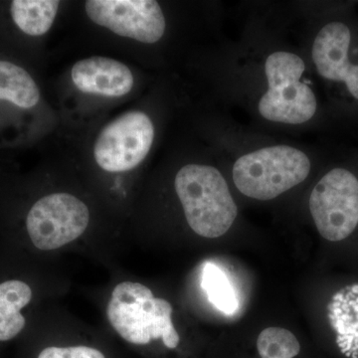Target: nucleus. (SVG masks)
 Instances as JSON below:
<instances>
[{"instance_id": "f257e3e1", "label": "nucleus", "mask_w": 358, "mask_h": 358, "mask_svg": "<svg viewBox=\"0 0 358 358\" xmlns=\"http://www.w3.org/2000/svg\"><path fill=\"white\" fill-rule=\"evenodd\" d=\"M188 225L199 236H223L237 217L229 187L215 167L187 164L174 180Z\"/></svg>"}, {"instance_id": "f03ea898", "label": "nucleus", "mask_w": 358, "mask_h": 358, "mask_svg": "<svg viewBox=\"0 0 358 358\" xmlns=\"http://www.w3.org/2000/svg\"><path fill=\"white\" fill-rule=\"evenodd\" d=\"M107 315L113 329L129 343L145 345L162 338L171 350L179 345L171 303L155 298L152 292L140 282L117 285L108 303Z\"/></svg>"}, {"instance_id": "7ed1b4c3", "label": "nucleus", "mask_w": 358, "mask_h": 358, "mask_svg": "<svg viewBox=\"0 0 358 358\" xmlns=\"http://www.w3.org/2000/svg\"><path fill=\"white\" fill-rule=\"evenodd\" d=\"M310 162L298 148L277 145L256 150L237 160L233 180L246 196L271 200L308 178Z\"/></svg>"}, {"instance_id": "20e7f679", "label": "nucleus", "mask_w": 358, "mask_h": 358, "mask_svg": "<svg viewBox=\"0 0 358 358\" xmlns=\"http://www.w3.org/2000/svg\"><path fill=\"white\" fill-rule=\"evenodd\" d=\"M268 90L259 103V112L266 120L282 124H303L317 110L312 89L301 82L305 72L303 59L289 52H275L265 64Z\"/></svg>"}, {"instance_id": "39448f33", "label": "nucleus", "mask_w": 358, "mask_h": 358, "mask_svg": "<svg viewBox=\"0 0 358 358\" xmlns=\"http://www.w3.org/2000/svg\"><path fill=\"white\" fill-rule=\"evenodd\" d=\"M154 140L150 117L141 110H131L103 127L94 145V157L103 171L124 173L140 166Z\"/></svg>"}, {"instance_id": "423d86ee", "label": "nucleus", "mask_w": 358, "mask_h": 358, "mask_svg": "<svg viewBox=\"0 0 358 358\" xmlns=\"http://www.w3.org/2000/svg\"><path fill=\"white\" fill-rule=\"evenodd\" d=\"M310 210L324 239H345L358 225V179L343 169L327 173L310 197Z\"/></svg>"}, {"instance_id": "0eeeda50", "label": "nucleus", "mask_w": 358, "mask_h": 358, "mask_svg": "<svg viewBox=\"0 0 358 358\" xmlns=\"http://www.w3.org/2000/svg\"><path fill=\"white\" fill-rule=\"evenodd\" d=\"M90 212L82 200L69 193H52L30 209L26 227L34 246L52 251L75 241L87 230Z\"/></svg>"}, {"instance_id": "6e6552de", "label": "nucleus", "mask_w": 358, "mask_h": 358, "mask_svg": "<svg viewBox=\"0 0 358 358\" xmlns=\"http://www.w3.org/2000/svg\"><path fill=\"white\" fill-rule=\"evenodd\" d=\"M85 8L96 24L141 43H155L166 31L162 7L154 0H89Z\"/></svg>"}, {"instance_id": "1a4fd4ad", "label": "nucleus", "mask_w": 358, "mask_h": 358, "mask_svg": "<svg viewBox=\"0 0 358 358\" xmlns=\"http://www.w3.org/2000/svg\"><path fill=\"white\" fill-rule=\"evenodd\" d=\"M350 38L348 26L341 22L329 23L315 37L313 59L320 76L343 82L358 100V65L348 61Z\"/></svg>"}, {"instance_id": "9d476101", "label": "nucleus", "mask_w": 358, "mask_h": 358, "mask_svg": "<svg viewBox=\"0 0 358 358\" xmlns=\"http://www.w3.org/2000/svg\"><path fill=\"white\" fill-rule=\"evenodd\" d=\"M73 84L83 93L120 98L134 88L133 72L115 59L94 56L78 61L71 70Z\"/></svg>"}, {"instance_id": "9b49d317", "label": "nucleus", "mask_w": 358, "mask_h": 358, "mask_svg": "<svg viewBox=\"0 0 358 358\" xmlns=\"http://www.w3.org/2000/svg\"><path fill=\"white\" fill-rule=\"evenodd\" d=\"M327 317L341 352L358 358V284L346 286L334 294L327 306Z\"/></svg>"}, {"instance_id": "f8f14e48", "label": "nucleus", "mask_w": 358, "mask_h": 358, "mask_svg": "<svg viewBox=\"0 0 358 358\" xmlns=\"http://www.w3.org/2000/svg\"><path fill=\"white\" fill-rule=\"evenodd\" d=\"M31 299V289L24 282L13 280L0 284V341H10L24 329L21 310Z\"/></svg>"}, {"instance_id": "ddd939ff", "label": "nucleus", "mask_w": 358, "mask_h": 358, "mask_svg": "<svg viewBox=\"0 0 358 358\" xmlns=\"http://www.w3.org/2000/svg\"><path fill=\"white\" fill-rule=\"evenodd\" d=\"M60 1L55 0H14L10 13L14 23L30 36H42L50 30Z\"/></svg>"}, {"instance_id": "4468645a", "label": "nucleus", "mask_w": 358, "mask_h": 358, "mask_svg": "<svg viewBox=\"0 0 358 358\" xmlns=\"http://www.w3.org/2000/svg\"><path fill=\"white\" fill-rule=\"evenodd\" d=\"M0 100L30 109L39 102V88L23 68L0 60Z\"/></svg>"}, {"instance_id": "2eb2a0df", "label": "nucleus", "mask_w": 358, "mask_h": 358, "mask_svg": "<svg viewBox=\"0 0 358 358\" xmlns=\"http://www.w3.org/2000/svg\"><path fill=\"white\" fill-rule=\"evenodd\" d=\"M201 287L209 301L226 315H232L238 308L235 289L225 273L212 263L205 264L202 270Z\"/></svg>"}, {"instance_id": "dca6fc26", "label": "nucleus", "mask_w": 358, "mask_h": 358, "mask_svg": "<svg viewBox=\"0 0 358 358\" xmlns=\"http://www.w3.org/2000/svg\"><path fill=\"white\" fill-rule=\"evenodd\" d=\"M257 350L261 358H294L300 353L301 345L288 329L268 327L259 334Z\"/></svg>"}, {"instance_id": "f3484780", "label": "nucleus", "mask_w": 358, "mask_h": 358, "mask_svg": "<svg viewBox=\"0 0 358 358\" xmlns=\"http://www.w3.org/2000/svg\"><path fill=\"white\" fill-rule=\"evenodd\" d=\"M37 358H106L103 352L89 346L78 345L69 348H51L42 350Z\"/></svg>"}]
</instances>
